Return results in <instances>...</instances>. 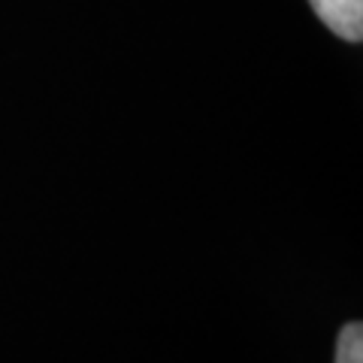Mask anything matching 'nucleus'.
I'll return each mask as SVG.
<instances>
[{
    "label": "nucleus",
    "mask_w": 363,
    "mask_h": 363,
    "mask_svg": "<svg viewBox=\"0 0 363 363\" xmlns=\"http://www.w3.org/2000/svg\"><path fill=\"white\" fill-rule=\"evenodd\" d=\"M333 363H363V327L360 321H348L336 339Z\"/></svg>",
    "instance_id": "obj_2"
},
{
    "label": "nucleus",
    "mask_w": 363,
    "mask_h": 363,
    "mask_svg": "<svg viewBox=\"0 0 363 363\" xmlns=\"http://www.w3.org/2000/svg\"><path fill=\"white\" fill-rule=\"evenodd\" d=\"M318 18L348 43L363 40V0H309Z\"/></svg>",
    "instance_id": "obj_1"
}]
</instances>
